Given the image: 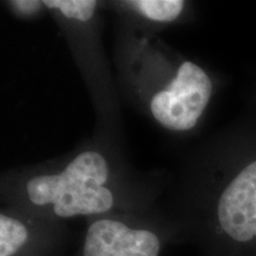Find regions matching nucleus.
<instances>
[{
    "label": "nucleus",
    "instance_id": "nucleus-1",
    "mask_svg": "<svg viewBox=\"0 0 256 256\" xmlns=\"http://www.w3.org/2000/svg\"><path fill=\"white\" fill-rule=\"evenodd\" d=\"M110 147H81L69 156L8 176L2 204L55 222L156 210L154 192L128 186Z\"/></svg>",
    "mask_w": 256,
    "mask_h": 256
},
{
    "label": "nucleus",
    "instance_id": "nucleus-2",
    "mask_svg": "<svg viewBox=\"0 0 256 256\" xmlns=\"http://www.w3.org/2000/svg\"><path fill=\"white\" fill-rule=\"evenodd\" d=\"M128 43L124 72L140 108L170 132L194 130L214 92L208 72L183 56L165 55L146 36L133 34Z\"/></svg>",
    "mask_w": 256,
    "mask_h": 256
},
{
    "label": "nucleus",
    "instance_id": "nucleus-3",
    "mask_svg": "<svg viewBox=\"0 0 256 256\" xmlns=\"http://www.w3.org/2000/svg\"><path fill=\"white\" fill-rule=\"evenodd\" d=\"M168 217L178 226L183 242L192 240L214 256H254L256 160L232 179L210 209Z\"/></svg>",
    "mask_w": 256,
    "mask_h": 256
},
{
    "label": "nucleus",
    "instance_id": "nucleus-4",
    "mask_svg": "<svg viewBox=\"0 0 256 256\" xmlns=\"http://www.w3.org/2000/svg\"><path fill=\"white\" fill-rule=\"evenodd\" d=\"M179 242L178 226L164 211L114 214L86 220L75 250L66 256H160Z\"/></svg>",
    "mask_w": 256,
    "mask_h": 256
},
{
    "label": "nucleus",
    "instance_id": "nucleus-5",
    "mask_svg": "<svg viewBox=\"0 0 256 256\" xmlns=\"http://www.w3.org/2000/svg\"><path fill=\"white\" fill-rule=\"evenodd\" d=\"M66 223L31 215L2 204L0 210V256H66Z\"/></svg>",
    "mask_w": 256,
    "mask_h": 256
},
{
    "label": "nucleus",
    "instance_id": "nucleus-6",
    "mask_svg": "<svg viewBox=\"0 0 256 256\" xmlns=\"http://www.w3.org/2000/svg\"><path fill=\"white\" fill-rule=\"evenodd\" d=\"M118 5L124 14L142 23L162 26L177 23L186 10V2L183 0H128Z\"/></svg>",
    "mask_w": 256,
    "mask_h": 256
},
{
    "label": "nucleus",
    "instance_id": "nucleus-7",
    "mask_svg": "<svg viewBox=\"0 0 256 256\" xmlns=\"http://www.w3.org/2000/svg\"><path fill=\"white\" fill-rule=\"evenodd\" d=\"M6 5L11 8L14 14L24 19L36 17L38 14H42L43 10H46L44 2L38 0H14V2H8Z\"/></svg>",
    "mask_w": 256,
    "mask_h": 256
}]
</instances>
